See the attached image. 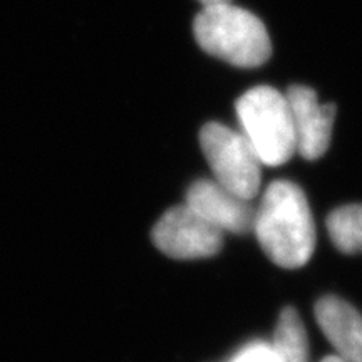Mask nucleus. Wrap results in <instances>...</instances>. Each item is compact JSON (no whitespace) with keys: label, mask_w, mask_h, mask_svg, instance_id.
Here are the masks:
<instances>
[{"label":"nucleus","mask_w":362,"mask_h":362,"mask_svg":"<svg viewBox=\"0 0 362 362\" xmlns=\"http://www.w3.org/2000/svg\"><path fill=\"white\" fill-rule=\"evenodd\" d=\"M253 232L275 265L304 267L315 248V223L304 192L287 180L270 183L255 208Z\"/></svg>","instance_id":"nucleus-1"},{"label":"nucleus","mask_w":362,"mask_h":362,"mask_svg":"<svg viewBox=\"0 0 362 362\" xmlns=\"http://www.w3.org/2000/svg\"><path fill=\"white\" fill-rule=\"evenodd\" d=\"M193 34L206 54L237 67H259L272 56L264 22L232 2L203 7L194 17Z\"/></svg>","instance_id":"nucleus-2"},{"label":"nucleus","mask_w":362,"mask_h":362,"mask_svg":"<svg viewBox=\"0 0 362 362\" xmlns=\"http://www.w3.org/2000/svg\"><path fill=\"white\" fill-rule=\"evenodd\" d=\"M237 116L262 165L280 166L297 153L291 104L277 89L257 86L247 90L237 101Z\"/></svg>","instance_id":"nucleus-3"},{"label":"nucleus","mask_w":362,"mask_h":362,"mask_svg":"<svg viewBox=\"0 0 362 362\" xmlns=\"http://www.w3.org/2000/svg\"><path fill=\"white\" fill-rule=\"evenodd\" d=\"M200 144L215 181L245 200H253L262 181V161L247 136L220 123L202 128Z\"/></svg>","instance_id":"nucleus-4"},{"label":"nucleus","mask_w":362,"mask_h":362,"mask_svg":"<svg viewBox=\"0 0 362 362\" xmlns=\"http://www.w3.org/2000/svg\"><path fill=\"white\" fill-rule=\"evenodd\" d=\"M151 238L158 250L176 260L208 259L223 247V232L187 203L166 211L153 226Z\"/></svg>","instance_id":"nucleus-5"},{"label":"nucleus","mask_w":362,"mask_h":362,"mask_svg":"<svg viewBox=\"0 0 362 362\" xmlns=\"http://www.w3.org/2000/svg\"><path fill=\"white\" fill-rule=\"evenodd\" d=\"M187 205L220 232L245 235L253 232L255 208L215 180L194 181L187 192Z\"/></svg>","instance_id":"nucleus-6"},{"label":"nucleus","mask_w":362,"mask_h":362,"mask_svg":"<svg viewBox=\"0 0 362 362\" xmlns=\"http://www.w3.org/2000/svg\"><path fill=\"white\" fill-rule=\"evenodd\" d=\"M292 111L293 128L297 138V153L304 160L314 161L325 155L332 126L336 119L334 104H319L314 89L307 86H292L285 93Z\"/></svg>","instance_id":"nucleus-7"},{"label":"nucleus","mask_w":362,"mask_h":362,"mask_svg":"<svg viewBox=\"0 0 362 362\" xmlns=\"http://www.w3.org/2000/svg\"><path fill=\"white\" fill-rule=\"evenodd\" d=\"M315 320L337 356L346 362H362V315L342 298L329 296L317 300Z\"/></svg>","instance_id":"nucleus-8"},{"label":"nucleus","mask_w":362,"mask_h":362,"mask_svg":"<svg viewBox=\"0 0 362 362\" xmlns=\"http://www.w3.org/2000/svg\"><path fill=\"white\" fill-rule=\"evenodd\" d=\"M272 347L282 362H309L307 332L300 315L293 307L280 312Z\"/></svg>","instance_id":"nucleus-9"},{"label":"nucleus","mask_w":362,"mask_h":362,"mask_svg":"<svg viewBox=\"0 0 362 362\" xmlns=\"http://www.w3.org/2000/svg\"><path fill=\"white\" fill-rule=\"evenodd\" d=\"M327 232L342 253H362V205H346L327 216Z\"/></svg>","instance_id":"nucleus-10"},{"label":"nucleus","mask_w":362,"mask_h":362,"mask_svg":"<svg viewBox=\"0 0 362 362\" xmlns=\"http://www.w3.org/2000/svg\"><path fill=\"white\" fill-rule=\"evenodd\" d=\"M230 362H282L274 347L264 342H255L238 352Z\"/></svg>","instance_id":"nucleus-11"},{"label":"nucleus","mask_w":362,"mask_h":362,"mask_svg":"<svg viewBox=\"0 0 362 362\" xmlns=\"http://www.w3.org/2000/svg\"><path fill=\"white\" fill-rule=\"evenodd\" d=\"M198 2H200L203 7H208V6H216V4H228L232 2V0H198Z\"/></svg>","instance_id":"nucleus-12"},{"label":"nucleus","mask_w":362,"mask_h":362,"mask_svg":"<svg viewBox=\"0 0 362 362\" xmlns=\"http://www.w3.org/2000/svg\"><path fill=\"white\" fill-rule=\"evenodd\" d=\"M322 362H346V361H342L339 356H329V357H325Z\"/></svg>","instance_id":"nucleus-13"}]
</instances>
